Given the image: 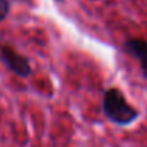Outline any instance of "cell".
Listing matches in <instances>:
<instances>
[{"label": "cell", "mask_w": 147, "mask_h": 147, "mask_svg": "<svg viewBox=\"0 0 147 147\" xmlns=\"http://www.w3.org/2000/svg\"><path fill=\"white\" fill-rule=\"evenodd\" d=\"M124 49L129 54L134 56L139 60L140 69H142L143 74L147 77V42L140 40V39H130L126 42Z\"/></svg>", "instance_id": "obj_3"}, {"label": "cell", "mask_w": 147, "mask_h": 147, "mask_svg": "<svg viewBox=\"0 0 147 147\" xmlns=\"http://www.w3.org/2000/svg\"><path fill=\"white\" fill-rule=\"evenodd\" d=\"M0 59L16 74H19L22 77L30 76L32 67H30L29 60L24 56H22L20 53H17L13 47H10V46H1L0 47Z\"/></svg>", "instance_id": "obj_2"}, {"label": "cell", "mask_w": 147, "mask_h": 147, "mask_svg": "<svg viewBox=\"0 0 147 147\" xmlns=\"http://www.w3.org/2000/svg\"><path fill=\"white\" fill-rule=\"evenodd\" d=\"M56 1H63V0H56Z\"/></svg>", "instance_id": "obj_5"}, {"label": "cell", "mask_w": 147, "mask_h": 147, "mask_svg": "<svg viewBox=\"0 0 147 147\" xmlns=\"http://www.w3.org/2000/svg\"><path fill=\"white\" fill-rule=\"evenodd\" d=\"M9 13V1L7 0H0V22L6 19Z\"/></svg>", "instance_id": "obj_4"}, {"label": "cell", "mask_w": 147, "mask_h": 147, "mask_svg": "<svg viewBox=\"0 0 147 147\" xmlns=\"http://www.w3.org/2000/svg\"><path fill=\"white\" fill-rule=\"evenodd\" d=\"M103 111L109 120L119 126L131 124L139 117V111L129 104L119 89H109L103 98Z\"/></svg>", "instance_id": "obj_1"}]
</instances>
